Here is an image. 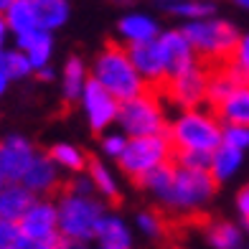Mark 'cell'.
<instances>
[{"mask_svg": "<svg viewBox=\"0 0 249 249\" xmlns=\"http://www.w3.org/2000/svg\"><path fill=\"white\" fill-rule=\"evenodd\" d=\"M206 89H209V69L198 61L183 74L168 79L158 94L165 102L176 105L178 109H188V107L206 105Z\"/></svg>", "mask_w": 249, "mask_h": 249, "instance_id": "ba28073f", "label": "cell"}, {"mask_svg": "<svg viewBox=\"0 0 249 249\" xmlns=\"http://www.w3.org/2000/svg\"><path fill=\"white\" fill-rule=\"evenodd\" d=\"M8 87H10V76L5 74V69L0 66V97H3L8 92Z\"/></svg>", "mask_w": 249, "mask_h": 249, "instance_id": "74e56055", "label": "cell"}, {"mask_svg": "<svg viewBox=\"0 0 249 249\" xmlns=\"http://www.w3.org/2000/svg\"><path fill=\"white\" fill-rule=\"evenodd\" d=\"M158 3H168V5H173V3H178V0H158Z\"/></svg>", "mask_w": 249, "mask_h": 249, "instance_id": "b9f144b4", "label": "cell"}, {"mask_svg": "<svg viewBox=\"0 0 249 249\" xmlns=\"http://www.w3.org/2000/svg\"><path fill=\"white\" fill-rule=\"evenodd\" d=\"M20 239L18 221H0V249H13Z\"/></svg>", "mask_w": 249, "mask_h": 249, "instance_id": "836d02e7", "label": "cell"}, {"mask_svg": "<svg viewBox=\"0 0 249 249\" xmlns=\"http://www.w3.org/2000/svg\"><path fill=\"white\" fill-rule=\"evenodd\" d=\"M168 160H173V145L168 140V135H138V138H130L124 145L122 155L117 158V163L122 168V173L132 178L135 183L150 173L153 168L163 165Z\"/></svg>", "mask_w": 249, "mask_h": 249, "instance_id": "52a82bcc", "label": "cell"}, {"mask_svg": "<svg viewBox=\"0 0 249 249\" xmlns=\"http://www.w3.org/2000/svg\"><path fill=\"white\" fill-rule=\"evenodd\" d=\"M3 183H5V176H3V173H0V186H3Z\"/></svg>", "mask_w": 249, "mask_h": 249, "instance_id": "7bdbcfd3", "label": "cell"}, {"mask_svg": "<svg viewBox=\"0 0 249 249\" xmlns=\"http://www.w3.org/2000/svg\"><path fill=\"white\" fill-rule=\"evenodd\" d=\"M0 66H3L5 74L10 76V82H18V79H26L31 74H36V71H33V66H31V61H28V56L20 51L18 46L0 51Z\"/></svg>", "mask_w": 249, "mask_h": 249, "instance_id": "f1b7e54d", "label": "cell"}, {"mask_svg": "<svg viewBox=\"0 0 249 249\" xmlns=\"http://www.w3.org/2000/svg\"><path fill=\"white\" fill-rule=\"evenodd\" d=\"M5 20L13 36H20L26 31L41 28L38 26V3L36 0H13L5 8Z\"/></svg>", "mask_w": 249, "mask_h": 249, "instance_id": "d6986e66", "label": "cell"}, {"mask_svg": "<svg viewBox=\"0 0 249 249\" xmlns=\"http://www.w3.org/2000/svg\"><path fill=\"white\" fill-rule=\"evenodd\" d=\"M171 13L178 16L180 20H198L213 16V5L209 0H178L171 5Z\"/></svg>", "mask_w": 249, "mask_h": 249, "instance_id": "4dcf8cb0", "label": "cell"}, {"mask_svg": "<svg viewBox=\"0 0 249 249\" xmlns=\"http://www.w3.org/2000/svg\"><path fill=\"white\" fill-rule=\"evenodd\" d=\"M59 209V234L64 242L74 247H82L87 242L97 239V229L105 213V203L94 194H79V191L64 188L56 201Z\"/></svg>", "mask_w": 249, "mask_h": 249, "instance_id": "7a4b0ae2", "label": "cell"}, {"mask_svg": "<svg viewBox=\"0 0 249 249\" xmlns=\"http://www.w3.org/2000/svg\"><path fill=\"white\" fill-rule=\"evenodd\" d=\"M234 3L239 5V8H247V10H249V0H234Z\"/></svg>", "mask_w": 249, "mask_h": 249, "instance_id": "ab89813d", "label": "cell"}, {"mask_svg": "<svg viewBox=\"0 0 249 249\" xmlns=\"http://www.w3.org/2000/svg\"><path fill=\"white\" fill-rule=\"evenodd\" d=\"M226 66L234 71V76L239 79V82H249V33H244V36H239V41H236V46L229 56V61H226Z\"/></svg>", "mask_w": 249, "mask_h": 249, "instance_id": "f546056e", "label": "cell"}, {"mask_svg": "<svg viewBox=\"0 0 249 249\" xmlns=\"http://www.w3.org/2000/svg\"><path fill=\"white\" fill-rule=\"evenodd\" d=\"M206 236L213 249H242L244 234L231 221H211L206 226Z\"/></svg>", "mask_w": 249, "mask_h": 249, "instance_id": "cb8c5ba5", "label": "cell"}, {"mask_svg": "<svg viewBox=\"0 0 249 249\" xmlns=\"http://www.w3.org/2000/svg\"><path fill=\"white\" fill-rule=\"evenodd\" d=\"M242 160H244V150L231 148V145L221 142L219 148L211 153V165H209V171H211V176L221 183V180H229L236 171H239V168H242Z\"/></svg>", "mask_w": 249, "mask_h": 249, "instance_id": "ffe728a7", "label": "cell"}, {"mask_svg": "<svg viewBox=\"0 0 249 249\" xmlns=\"http://www.w3.org/2000/svg\"><path fill=\"white\" fill-rule=\"evenodd\" d=\"M33 198L36 196L20 180H5L0 186V221H20Z\"/></svg>", "mask_w": 249, "mask_h": 249, "instance_id": "2e32d148", "label": "cell"}, {"mask_svg": "<svg viewBox=\"0 0 249 249\" xmlns=\"http://www.w3.org/2000/svg\"><path fill=\"white\" fill-rule=\"evenodd\" d=\"M49 247H51V244H43V242H38V239H31V236L20 234V239L16 242L13 249H49Z\"/></svg>", "mask_w": 249, "mask_h": 249, "instance_id": "d590c367", "label": "cell"}, {"mask_svg": "<svg viewBox=\"0 0 249 249\" xmlns=\"http://www.w3.org/2000/svg\"><path fill=\"white\" fill-rule=\"evenodd\" d=\"M99 249H105V247H99Z\"/></svg>", "mask_w": 249, "mask_h": 249, "instance_id": "ee69618b", "label": "cell"}, {"mask_svg": "<svg viewBox=\"0 0 249 249\" xmlns=\"http://www.w3.org/2000/svg\"><path fill=\"white\" fill-rule=\"evenodd\" d=\"M87 176L89 180H92V186L97 194H102L107 201L112 203H120V186H117V178L109 173V168L97 160V158H89V163H87Z\"/></svg>", "mask_w": 249, "mask_h": 249, "instance_id": "603a6c76", "label": "cell"}, {"mask_svg": "<svg viewBox=\"0 0 249 249\" xmlns=\"http://www.w3.org/2000/svg\"><path fill=\"white\" fill-rule=\"evenodd\" d=\"M13 36L10 33V26H8V20H5V13L0 10V51L3 49H8V38Z\"/></svg>", "mask_w": 249, "mask_h": 249, "instance_id": "8d00e7d4", "label": "cell"}, {"mask_svg": "<svg viewBox=\"0 0 249 249\" xmlns=\"http://www.w3.org/2000/svg\"><path fill=\"white\" fill-rule=\"evenodd\" d=\"M213 112L224 124H247L249 127V82H239L226 94Z\"/></svg>", "mask_w": 249, "mask_h": 249, "instance_id": "e0dca14e", "label": "cell"}, {"mask_svg": "<svg viewBox=\"0 0 249 249\" xmlns=\"http://www.w3.org/2000/svg\"><path fill=\"white\" fill-rule=\"evenodd\" d=\"M117 33L120 38L124 41V46H130V43H142V41H153L160 36V28L158 23L145 16V13H127L120 18L117 23Z\"/></svg>", "mask_w": 249, "mask_h": 249, "instance_id": "ac0fdd59", "label": "cell"}, {"mask_svg": "<svg viewBox=\"0 0 249 249\" xmlns=\"http://www.w3.org/2000/svg\"><path fill=\"white\" fill-rule=\"evenodd\" d=\"M224 122L211 107H188L180 109L168 122V140L173 145V153H213L221 145Z\"/></svg>", "mask_w": 249, "mask_h": 249, "instance_id": "6da1fadb", "label": "cell"}, {"mask_svg": "<svg viewBox=\"0 0 249 249\" xmlns=\"http://www.w3.org/2000/svg\"><path fill=\"white\" fill-rule=\"evenodd\" d=\"M188 36L191 46H194L198 61L206 66V69H213V66H224L229 61V56L239 41V31H236L234 23L221 18H198V20H186L183 28H180Z\"/></svg>", "mask_w": 249, "mask_h": 249, "instance_id": "3957f363", "label": "cell"}, {"mask_svg": "<svg viewBox=\"0 0 249 249\" xmlns=\"http://www.w3.org/2000/svg\"><path fill=\"white\" fill-rule=\"evenodd\" d=\"M92 79H97L120 102L132 99L148 89L145 79L135 69V64L127 53V46H120V43H107L99 51V56L94 59V66H92Z\"/></svg>", "mask_w": 249, "mask_h": 249, "instance_id": "277c9868", "label": "cell"}, {"mask_svg": "<svg viewBox=\"0 0 249 249\" xmlns=\"http://www.w3.org/2000/svg\"><path fill=\"white\" fill-rule=\"evenodd\" d=\"M84 107V115L89 120V127L94 132H102L105 127H109V122L117 120V112H120V99L107 92L97 79L89 76V82L82 89V97H79Z\"/></svg>", "mask_w": 249, "mask_h": 249, "instance_id": "30bf717a", "label": "cell"}, {"mask_svg": "<svg viewBox=\"0 0 249 249\" xmlns=\"http://www.w3.org/2000/svg\"><path fill=\"white\" fill-rule=\"evenodd\" d=\"M20 234L38 239L43 244H56L61 239L59 234V209L56 201H51L49 196H36L33 203L26 209V213L18 221Z\"/></svg>", "mask_w": 249, "mask_h": 249, "instance_id": "9c48e42d", "label": "cell"}, {"mask_svg": "<svg viewBox=\"0 0 249 249\" xmlns=\"http://www.w3.org/2000/svg\"><path fill=\"white\" fill-rule=\"evenodd\" d=\"M33 196H51L61 188V168L51 160L49 153H38L33 158V163L28 165L26 176L20 178Z\"/></svg>", "mask_w": 249, "mask_h": 249, "instance_id": "5bb4252c", "label": "cell"}, {"mask_svg": "<svg viewBox=\"0 0 249 249\" xmlns=\"http://www.w3.org/2000/svg\"><path fill=\"white\" fill-rule=\"evenodd\" d=\"M49 155H51V160L66 173H82V171H87V163H89L84 150L71 145V142H56L49 150Z\"/></svg>", "mask_w": 249, "mask_h": 249, "instance_id": "d4e9b609", "label": "cell"}, {"mask_svg": "<svg viewBox=\"0 0 249 249\" xmlns=\"http://www.w3.org/2000/svg\"><path fill=\"white\" fill-rule=\"evenodd\" d=\"M36 3H38V26L51 33L61 28L71 16L69 0H36Z\"/></svg>", "mask_w": 249, "mask_h": 249, "instance_id": "484cf974", "label": "cell"}, {"mask_svg": "<svg viewBox=\"0 0 249 249\" xmlns=\"http://www.w3.org/2000/svg\"><path fill=\"white\" fill-rule=\"evenodd\" d=\"M138 226L142 229L145 236L158 239V242L171 239V234H173V224L163 216V211H140L138 213Z\"/></svg>", "mask_w": 249, "mask_h": 249, "instance_id": "83f0119b", "label": "cell"}, {"mask_svg": "<svg viewBox=\"0 0 249 249\" xmlns=\"http://www.w3.org/2000/svg\"><path fill=\"white\" fill-rule=\"evenodd\" d=\"M127 53L135 64L138 74L145 79L148 89L160 92V87L165 84V74H163V56H160V46H158V38L153 41H142V43H130Z\"/></svg>", "mask_w": 249, "mask_h": 249, "instance_id": "4fadbf2b", "label": "cell"}, {"mask_svg": "<svg viewBox=\"0 0 249 249\" xmlns=\"http://www.w3.org/2000/svg\"><path fill=\"white\" fill-rule=\"evenodd\" d=\"M49 249H82V247H74V244H69V242H64V239H59L56 244H51Z\"/></svg>", "mask_w": 249, "mask_h": 249, "instance_id": "f35d334b", "label": "cell"}, {"mask_svg": "<svg viewBox=\"0 0 249 249\" xmlns=\"http://www.w3.org/2000/svg\"><path fill=\"white\" fill-rule=\"evenodd\" d=\"M87 82H89V76H87L84 61L79 59V56L66 59L64 69H61V94H64V99H69V102L79 99V97H82V89H84Z\"/></svg>", "mask_w": 249, "mask_h": 249, "instance_id": "7402d4cb", "label": "cell"}, {"mask_svg": "<svg viewBox=\"0 0 249 249\" xmlns=\"http://www.w3.org/2000/svg\"><path fill=\"white\" fill-rule=\"evenodd\" d=\"M124 145H127V135H122V132L105 135V138H102V153L109 155V158H120Z\"/></svg>", "mask_w": 249, "mask_h": 249, "instance_id": "d6a6232c", "label": "cell"}, {"mask_svg": "<svg viewBox=\"0 0 249 249\" xmlns=\"http://www.w3.org/2000/svg\"><path fill=\"white\" fill-rule=\"evenodd\" d=\"M16 38V46L28 56V61L33 66V71H41L51 64V56H53V36L51 31L46 28H33V31H26L20 36H13Z\"/></svg>", "mask_w": 249, "mask_h": 249, "instance_id": "9a60e30c", "label": "cell"}, {"mask_svg": "<svg viewBox=\"0 0 249 249\" xmlns=\"http://www.w3.org/2000/svg\"><path fill=\"white\" fill-rule=\"evenodd\" d=\"M158 46H160V56H163L165 82L178 76V74H183L194 64H198V56H196L194 46H191L188 36L180 28L178 31H163L158 36Z\"/></svg>", "mask_w": 249, "mask_h": 249, "instance_id": "8fae6325", "label": "cell"}, {"mask_svg": "<svg viewBox=\"0 0 249 249\" xmlns=\"http://www.w3.org/2000/svg\"><path fill=\"white\" fill-rule=\"evenodd\" d=\"M97 242L105 249H130L132 247V236L127 224L117 216H105L97 229Z\"/></svg>", "mask_w": 249, "mask_h": 249, "instance_id": "44dd1931", "label": "cell"}, {"mask_svg": "<svg viewBox=\"0 0 249 249\" xmlns=\"http://www.w3.org/2000/svg\"><path fill=\"white\" fill-rule=\"evenodd\" d=\"M36 155L38 150L28 138L5 135V138H0V173L5 176V180H20Z\"/></svg>", "mask_w": 249, "mask_h": 249, "instance_id": "7c38bea8", "label": "cell"}, {"mask_svg": "<svg viewBox=\"0 0 249 249\" xmlns=\"http://www.w3.org/2000/svg\"><path fill=\"white\" fill-rule=\"evenodd\" d=\"M221 142L231 145V148H239V150H247L249 148V127L247 124H224Z\"/></svg>", "mask_w": 249, "mask_h": 249, "instance_id": "1f68e13d", "label": "cell"}, {"mask_svg": "<svg viewBox=\"0 0 249 249\" xmlns=\"http://www.w3.org/2000/svg\"><path fill=\"white\" fill-rule=\"evenodd\" d=\"M117 122L124 135H160L168 130V120L163 112V97L155 89H145L142 94L120 102Z\"/></svg>", "mask_w": 249, "mask_h": 249, "instance_id": "8992f818", "label": "cell"}, {"mask_svg": "<svg viewBox=\"0 0 249 249\" xmlns=\"http://www.w3.org/2000/svg\"><path fill=\"white\" fill-rule=\"evenodd\" d=\"M216 183L219 180L211 176L209 168H188V165L176 163L173 183L168 196L163 198V206L176 209V211H198L216 194Z\"/></svg>", "mask_w": 249, "mask_h": 249, "instance_id": "5b68a950", "label": "cell"}, {"mask_svg": "<svg viewBox=\"0 0 249 249\" xmlns=\"http://www.w3.org/2000/svg\"><path fill=\"white\" fill-rule=\"evenodd\" d=\"M236 211H239V219L244 224V229H249V186H244L239 194H236Z\"/></svg>", "mask_w": 249, "mask_h": 249, "instance_id": "e575fe53", "label": "cell"}, {"mask_svg": "<svg viewBox=\"0 0 249 249\" xmlns=\"http://www.w3.org/2000/svg\"><path fill=\"white\" fill-rule=\"evenodd\" d=\"M10 3H13V0H0V10H3V13H5V8H8Z\"/></svg>", "mask_w": 249, "mask_h": 249, "instance_id": "60d3db41", "label": "cell"}, {"mask_svg": "<svg viewBox=\"0 0 249 249\" xmlns=\"http://www.w3.org/2000/svg\"><path fill=\"white\" fill-rule=\"evenodd\" d=\"M173 171H176V163L168 160V163H163V165L153 168L150 173H145V176L138 180V186L145 188V191H150V194L158 196V198H160V203H163V198L168 196L171 183H173Z\"/></svg>", "mask_w": 249, "mask_h": 249, "instance_id": "4316f807", "label": "cell"}]
</instances>
